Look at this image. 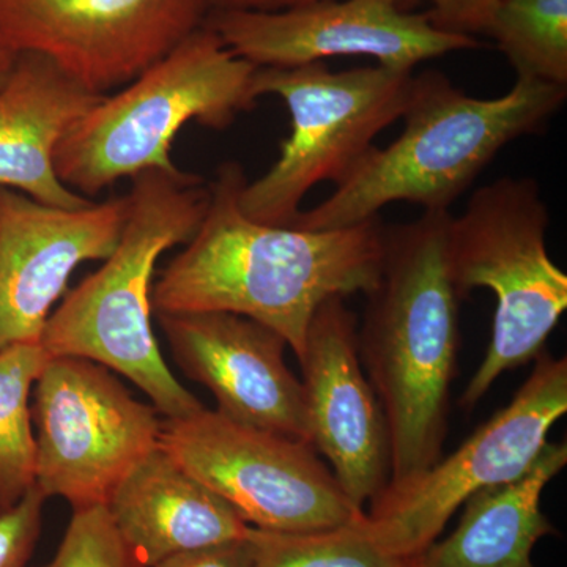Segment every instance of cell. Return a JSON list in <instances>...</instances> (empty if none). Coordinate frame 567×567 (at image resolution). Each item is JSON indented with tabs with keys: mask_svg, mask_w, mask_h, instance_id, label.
Returning a JSON list of instances; mask_svg holds the SVG:
<instances>
[{
	"mask_svg": "<svg viewBox=\"0 0 567 567\" xmlns=\"http://www.w3.org/2000/svg\"><path fill=\"white\" fill-rule=\"evenodd\" d=\"M309 2L315 0H212V10L276 11Z\"/></svg>",
	"mask_w": 567,
	"mask_h": 567,
	"instance_id": "484cf974",
	"label": "cell"
},
{
	"mask_svg": "<svg viewBox=\"0 0 567 567\" xmlns=\"http://www.w3.org/2000/svg\"><path fill=\"white\" fill-rule=\"evenodd\" d=\"M364 516L342 527L308 533L251 527L252 567H413L410 559L394 557L372 539Z\"/></svg>",
	"mask_w": 567,
	"mask_h": 567,
	"instance_id": "44dd1931",
	"label": "cell"
},
{
	"mask_svg": "<svg viewBox=\"0 0 567 567\" xmlns=\"http://www.w3.org/2000/svg\"><path fill=\"white\" fill-rule=\"evenodd\" d=\"M178 368L207 388L216 412L309 442L301 380L286 363L287 342L271 328L230 312L155 315Z\"/></svg>",
	"mask_w": 567,
	"mask_h": 567,
	"instance_id": "9a60e30c",
	"label": "cell"
},
{
	"mask_svg": "<svg viewBox=\"0 0 567 567\" xmlns=\"http://www.w3.org/2000/svg\"><path fill=\"white\" fill-rule=\"evenodd\" d=\"M43 567H144L123 543L107 507L73 511L61 547Z\"/></svg>",
	"mask_w": 567,
	"mask_h": 567,
	"instance_id": "7402d4cb",
	"label": "cell"
},
{
	"mask_svg": "<svg viewBox=\"0 0 567 567\" xmlns=\"http://www.w3.org/2000/svg\"><path fill=\"white\" fill-rule=\"evenodd\" d=\"M50 354L37 342L0 350V507L35 486L37 443L29 398Z\"/></svg>",
	"mask_w": 567,
	"mask_h": 567,
	"instance_id": "d6986e66",
	"label": "cell"
},
{
	"mask_svg": "<svg viewBox=\"0 0 567 567\" xmlns=\"http://www.w3.org/2000/svg\"><path fill=\"white\" fill-rule=\"evenodd\" d=\"M402 6L409 2H427L432 24L440 31L473 37L484 33L488 21L502 0H399Z\"/></svg>",
	"mask_w": 567,
	"mask_h": 567,
	"instance_id": "cb8c5ba5",
	"label": "cell"
},
{
	"mask_svg": "<svg viewBox=\"0 0 567 567\" xmlns=\"http://www.w3.org/2000/svg\"><path fill=\"white\" fill-rule=\"evenodd\" d=\"M346 298L324 301L300 358L309 442L346 495L364 509L391 480L385 413L358 350V319Z\"/></svg>",
	"mask_w": 567,
	"mask_h": 567,
	"instance_id": "5bb4252c",
	"label": "cell"
},
{
	"mask_svg": "<svg viewBox=\"0 0 567 567\" xmlns=\"http://www.w3.org/2000/svg\"><path fill=\"white\" fill-rule=\"evenodd\" d=\"M566 96L567 87L517 78L505 95L476 99L442 71H423L413 76L401 136L385 148L374 145L328 199L298 213L292 226L342 229L394 203L450 212L507 144L547 125Z\"/></svg>",
	"mask_w": 567,
	"mask_h": 567,
	"instance_id": "3957f363",
	"label": "cell"
},
{
	"mask_svg": "<svg viewBox=\"0 0 567 567\" xmlns=\"http://www.w3.org/2000/svg\"><path fill=\"white\" fill-rule=\"evenodd\" d=\"M158 445L249 527L319 532L353 524L365 514L311 443L238 423L207 406L163 420Z\"/></svg>",
	"mask_w": 567,
	"mask_h": 567,
	"instance_id": "ba28073f",
	"label": "cell"
},
{
	"mask_svg": "<svg viewBox=\"0 0 567 567\" xmlns=\"http://www.w3.org/2000/svg\"><path fill=\"white\" fill-rule=\"evenodd\" d=\"M47 496L35 486L17 505L0 507V567H25L35 550Z\"/></svg>",
	"mask_w": 567,
	"mask_h": 567,
	"instance_id": "603a6c76",
	"label": "cell"
},
{
	"mask_svg": "<svg viewBox=\"0 0 567 567\" xmlns=\"http://www.w3.org/2000/svg\"><path fill=\"white\" fill-rule=\"evenodd\" d=\"M548 210L539 183L503 177L476 189L447 235L451 279L461 300L496 298L491 344L461 398L473 410L496 380L535 361L567 309V275L547 249Z\"/></svg>",
	"mask_w": 567,
	"mask_h": 567,
	"instance_id": "8992f818",
	"label": "cell"
},
{
	"mask_svg": "<svg viewBox=\"0 0 567 567\" xmlns=\"http://www.w3.org/2000/svg\"><path fill=\"white\" fill-rule=\"evenodd\" d=\"M413 76V71L380 65L331 71L324 62L256 69L257 99L279 96L292 121L274 166L245 183V215L257 223L292 226L306 194L319 183L341 185L374 147L375 137L402 118Z\"/></svg>",
	"mask_w": 567,
	"mask_h": 567,
	"instance_id": "52a82bcc",
	"label": "cell"
},
{
	"mask_svg": "<svg viewBox=\"0 0 567 567\" xmlns=\"http://www.w3.org/2000/svg\"><path fill=\"white\" fill-rule=\"evenodd\" d=\"M252 561L254 547L248 532L244 539L178 551L152 567H252Z\"/></svg>",
	"mask_w": 567,
	"mask_h": 567,
	"instance_id": "d4e9b609",
	"label": "cell"
},
{
	"mask_svg": "<svg viewBox=\"0 0 567 567\" xmlns=\"http://www.w3.org/2000/svg\"><path fill=\"white\" fill-rule=\"evenodd\" d=\"M132 181L118 245L51 312L40 344L51 358H85L118 372L148 395L158 413L174 420L205 405L163 360L153 333V274L167 249L188 244L196 233L210 186L182 171H145Z\"/></svg>",
	"mask_w": 567,
	"mask_h": 567,
	"instance_id": "277c9868",
	"label": "cell"
},
{
	"mask_svg": "<svg viewBox=\"0 0 567 567\" xmlns=\"http://www.w3.org/2000/svg\"><path fill=\"white\" fill-rule=\"evenodd\" d=\"M484 33L517 78L567 87V0H502Z\"/></svg>",
	"mask_w": 567,
	"mask_h": 567,
	"instance_id": "ffe728a7",
	"label": "cell"
},
{
	"mask_svg": "<svg viewBox=\"0 0 567 567\" xmlns=\"http://www.w3.org/2000/svg\"><path fill=\"white\" fill-rule=\"evenodd\" d=\"M126 216V196L61 208L0 186V350L40 341L73 271L111 256Z\"/></svg>",
	"mask_w": 567,
	"mask_h": 567,
	"instance_id": "4fadbf2b",
	"label": "cell"
},
{
	"mask_svg": "<svg viewBox=\"0 0 567 567\" xmlns=\"http://www.w3.org/2000/svg\"><path fill=\"white\" fill-rule=\"evenodd\" d=\"M450 212L382 227V267L365 293L358 350L391 440V480L404 483L442 457L456 375L458 297L451 279Z\"/></svg>",
	"mask_w": 567,
	"mask_h": 567,
	"instance_id": "7a4b0ae2",
	"label": "cell"
},
{
	"mask_svg": "<svg viewBox=\"0 0 567 567\" xmlns=\"http://www.w3.org/2000/svg\"><path fill=\"white\" fill-rule=\"evenodd\" d=\"M205 28L256 69H292L363 55L386 69L413 71L421 62L480 48L475 37L440 31L427 13H410L399 0H315L276 11L212 10Z\"/></svg>",
	"mask_w": 567,
	"mask_h": 567,
	"instance_id": "7c38bea8",
	"label": "cell"
},
{
	"mask_svg": "<svg viewBox=\"0 0 567 567\" xmlns=\"http://www.w3.org/2000/svg\"><path fill=\"white\" fill-rule=\"evenodd\" d=\"M102 96L50 59L20 52L0 87V186L52 207L92 204L59 181L54 153L71 125Z\"/></svg>",
	"mask_w": 567,
	"mask_h": 567,
	"instance_id": "2e32d148",
	"label": "cell"
},
{
	"mask_svg": "<svg viewBox=\"0 0 567 567\" xmlns=\"http://www.w3.org/2000/svg\"><path fill=\"white\" fill-rule=\"evenodd\" d=\"M35 487L73 511L106 506L126 475L158 446V410L144 404L110 369L76 357L48 360L31 406Z\"/></svg>",
	"mask_w": 567,
	"mask_h": 567,
	"instance_id": "30bf717a",
	"label": "cell"
},
{
	"mask_svg": "<svg viewBox=\"0 0 567 567\" xmlns=\"http://www.w3.org/2000/svg\"><path fill=\"white\" fill-rule=\"evenodd\" d=\"M106 507L123 543L144 567L178 551L244 539L249 532L229 503L159 445L118 484Z\"/></svg>",
	"mask_w": 567,
	"mask_h": 567,
	"instance_id": "e0dca14e",
	"label": "cell"
},
{
	"mask_svg": "<svg viewBox=\"0 0 567 567\" xmlns=\"http://www.w3.org/2000/svg\"><path fill=\"white\" fill-rule=\"evenodd\" d=\"M18 52L9 50V48L0 44V87L3 82L10 76L11 70H13L14 62H17Z\"/></svg>",
	"mask_w": 567,
	"mask_h": 567,
	"instance_id": "4316f807",
	"label": "cell"
},
{
	"mask_svg": "<svg viewBox=\"0 0 567 567\" xmlns=\"http://www.w3.org/2000/svg\"><path fill=\"white\" fill-rule=\"evenodd\" d=\"M246 175L221 164L210 203L186 248L152 287V312H230L271 328L303 357L317 309L369 293L382 267L379 216L330 230L252 221L240 207Z\"/></svg>",
	"mask_w": 567,
	"mask_h": 567,
	"instance_id": "6da1fadb",
	"label": "cell"
},
{
	"mask_svg": "<svg viewBox=\"0 0 567 567\" xmlns=\"http://www.w3.org/2000/svg\"><path fill=\"white\" fill-rule=\"evenodd\" d=\"M212 9V0H0V44L107 95L204 28Z\"/></svg>",
	"mask_w": 567,
	"mask_h": 567,
	"instance_id": "8fae6325",
	"label": "cell"
},
{
	"mask_svg": "<svg viewBox=\"0 0 567 567\" xmlns=\"http://www.w3.org/2000/svg\"><path fill=\"white\" fill-rule=\"evenodd\" d=\"M254 71L204 25L71 125L54 153L59 181L92 199L145 171L178 173V132L189 122L226 130L254 110Z\"/></svg>",
	"mask_w": 567,
	"mask_h": 567,
	"instance_id": "5b68a950",
	"label": "cell"
},
{
	"mask_svg": "<svg viewBox=\"0 0 567 567\" xmlns=\"http://www.w3.org/2000/svg\"><path fill=\"white\" fill-rule=\"evenodd\" d=\"M566 465L567 443H547L527 473L470 496L456 529L412 559L413 567H536L533 548L557 533L540 498Z\"/></svg>",
	"mask_w": 567,
	"mask_h": 567,
	"instance_id": "ac0fdd59",
	"label": "cell"
},
{
	"mask_svg": "<svg viewBox=\"0 0 567 567\" xmlns=\"http://www.w3.org/2000/svg\"><path fill=\"white\" fill-rule=\"evenodd\" d=\"M513 401L481 424L450 456L404 483L388 484L371 502L364 527L394 557L415 559L447 520L483 488L527 473L567 413V358L546 350Z\"/></svg>",
	"mask_w": 567,
	"mask_h": 567,
	"instance_id": "9c48e42d",
	"label": "cell"
}]
</instances>
